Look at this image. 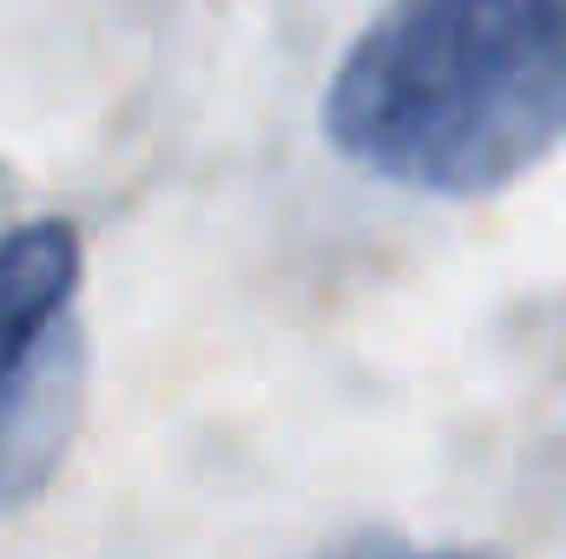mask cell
<instances>
[{
	"instance_id": "obj_1",
	"label": "cell",
	"mask_w": 566,
	"mask_h": 559,
	"mask_svg": "<svg viewBox=\"0 0 566 559\" xmlns=\"http://www.w3.org/2000/svg\"><path fill=\"white\" fill-rule=\"evenodd\" d=\"M323 133L409 191H507L566 139V0H389L343 53Z\"/></svg>"
},
{
	"instance_id": "obj_2",
	"label": "cell",
	"mask_w": 566,
	"mask_h": 559,
	"mask_svg": "<svg viewBox=\"0 0 566 559\" xmlns=\"http://www.w3.org/2000/svg\"><path fill=\"white\" fill-rule=\"evenodd\" d=\"M73 296V224L46 218L0 231V507H27L73 441L86 382V336Z\"/></svg>"
},
{
	"instance_id": "obj_3",
	"label": "cell",
	"mask_w": 566,
	"mask_h": 559,
	"mask_svg": "<svg viewBox=\"0 0 566 559\" xmlns=\"http://www.w3.org/2000/svg\"><path fill=\"white\" fill-rule=\"evenodd\" d=\"M323 559H507V553H494V547H416L402 534H356V540L329 547Z\"/></svg>"
}]
</instances>
